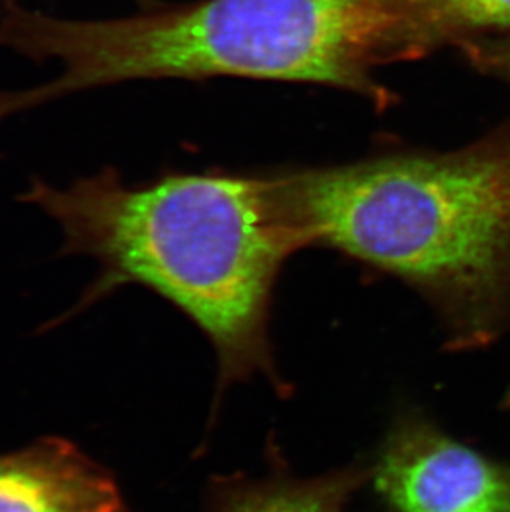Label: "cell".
Returning <instances> with one entry per match:
<instances>
[{
  "label": "cell",
  "instance_id": "cell-4",
  "mask_svg": "<svg viewBox=\"0 0 510 512\" xmlns=\"http://www.w3.org/2000/svg\"><path fill=\"white\" fill-rule=\"evenodd\" d=\"M370 478L386 512H510V464L454 440L416 408L391 423Z\"/></svg>",
  "mask_w": 510,
  "mask_h": 512
},
{
  "label": "cell",
  "instance_id": "cell-7",
  "mask_svg": "<svg viewBox=\"0 0 510 512\" xmlns=\"http://www.w3.org/2000/svg\"><path fill=\"white\" fill-rule=\"evenodd\" d=\"M368 479L370 468L358 463L299 478L274 455L269 471L259 478L231 474L212 479L206 489V512H345Z\"/></svg>",
  "mask_w": 510,
  "mask_h": 512
},
{
  "label": "cell",
  "instance_id": "cell-6",
  "mask_svg": "<svg viewBox=\"0 0 510 512\" xmlns=\"http://www.w3.org/2000/svg\"><path fill=\"white\" fill-rule=\"evenodd\" d=\"M507 30L510 0H370L368 55L375 67Z\"/></svg>",
  "mask_w": 510,
  "mask_h": 512
},
{
  "label": "cell",
  "instance_id": "cell-8",
  "mask_svg": "<svg viewBox=\"0 0 510 512\" xmlns=\"http://www.w3.org/2000/svg\"><path fill=\"white\" fill-rule=\"evenodd\" d=\"M458 49L479 72L510 83V30L464 40Z\"/></svg>",
  "mask_w": 510,
  "mask_h": 512
},
{
  "label": "cell",
  "instance_id": "cell-9",
  "mask_svg": "<svg viewBox=\"0 0 510 512\" xmlns=\"http://www.w3.org/2000/svg\"><path fill=\"white\" fill-rule=\"evenodd\" d=\"M502 408H504V410L510 411V388L507 390L506 395H504V400H502Z\"/></svg>",
  "mask_w": 510,
  "mask_h": 512
},
{
  "label": "cell",
  "instance_id": "cell-2",
  "mask_svg": "<svg viewBox=\"0 0 510 512\" xmlns=\"http://www.w3.org/2000/svg\"><path fill=\"white\" fill-rule=\"evenodd\" d=\"M307 246L423 295L456 352L510 334V123L464 150L275 176Z\"/></svg>",
  "mask_w": 510,
  "mask_h": 512
},
{
  "label": "cell",
  "instance_id": "cell-1",
  "mask_svg": "<svg viewBox=\"0 0 510 512\" xmlns=\"http://www.w3.org/2000/svg\"><path fill=\"white\" fill-rule=\"evenodd\" d=\"M24 199L60 224L65 252L102 267L87 302L143 285L203 330L216 352V403L257 375L289 395L270 343V309L285 261L304 246L275 178L176 174L128 188L105 171L68 188L35 183Z\"/></svg>",
  "mask_w": 510,
  "mask_h": 512
},
{
  "label": "cell",
  "instance_id": "cell-3",
  "mask_svg": "<svg viewBox=\"0 0 510 512\" xmlns=\"http://www.w3.org/2000/svg\"><path fill=\"white\" fill-rule=\"evenodd\" d=\"M368 10L370 0H199L130 19L70 22L0 0V45L63 65L44 87L0 95V118L133 78H265L380 98Z\"/></svg>",
  "mask_w": 510,
  "mask_h": 512
},
{
  "label": "cell",
  "instance_id": "cell-5",
  "mask_svg": "<svg viewBox=\"0 0 510 512\" xmlns=\"http://www.w3.org/2000/svg\"><path fill=\"white\" fill-rule=\"evenodd\" d=\"M0 512H130L115 478L62 438L0 455Z\"/></svg>",
  "mask_w": 510,
  "mask_h": 512
}]
</instances>
